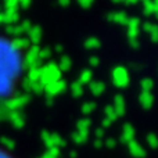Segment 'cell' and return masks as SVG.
I'll return each instance as SVG.
<instances>
[{
	"label": "cell",
	"mask_w": 158,
	"mask_h": 158,
	"mask_svg": "<svg viewBox=\"0 0 158 158\" xmlns=\"http://www.w3.org/2000/svg\"><path fill=\"white\" fill-rule=\"evenodd\" d=\"M139 2H143V0H123V3H126V4H136Z\"/></svg>",
	"instance_id": "f6af8a7d"
},
{
	"label": "cell",
	"mask_w": 158,
	"mask_h": 158,
	"mask_svg": "<svg viewBox=\"0 0 158 158\" xmlns=\"http://www.w3.org/2000/svg\"><path fill=\"white\" fill-rule=\"evenodd\" d=\"M8 118H10L11 123H13L17 129H21L22 126L25 125V119H24V117H22V114L19 111H11V114H10Z\"/></svg>",
	"instance_id": "5bb4252c"
},
{
	"label": "cell",
	"mask_w": 158,
	"mask_h": 158,
	"mask_svg": "<svg viewBox=\"0 0 158 158\" xmlns=\"http://www.w3.org/2000/svg\"><path fill=\"white\" fill-rule=\"evenodd\" d=\"M31 2H32V0H18V7L28 8L31 6Z\"/></svg>",
	"instance_id": "f35d334b"
},
{
	"label": "cell",
	"mask_w": 158,
	"mask_h": 158,
	"mask_svg": "<svg viewBox=\"0 0 158 158\" xmlns=\"http://www.w3.org/2000/svg\"><path fill=\"white\" fill-rule=\"evenodd\" d=\"M56 50H57V52L60 50V52H61V50H63V47H61V46H57V47H56Z\"/></svg>",
	"instance_id": "681fc988"
},
{
	"label": "cell",
	"mask_w": 158,
	"mask_h": 158,
	"mask_svg": "<svg viewBox=\"0 0 158 158\" xmlns=\"http://www.w3.org/2000/svg\"><path fill=\"white\" fill-rule=\"evenodd\" d=\"M92 79H93L92 71L85 69V71L81 74V77H79V83H81V85H89L90 82H92Z\"/></svg>",
	"instance_id": "7402d4cb"
},
{
	"label": "cell",
	"mask_w": 158,
	"mask_h": 158,
	"mask_svg": "<svg viewBox=\"0 0 158 158\" xmlns=\"http://www.w3.org/2000/svg\"><path fill=\"white\" fill-rule=\"evenodd\" d=\"M42 39V29L40 27H31V29L28 31V40L35 43V46H38V43Z\"/></svg>",
	"instance_id": "7c38bea8"
},
{
	"label": "cell",
	"mask_w": 158,
	"mask_h": 158,
	"mask_svg": "<svg viewBox=\"0 0 158 158\" xmlns=\"http://www.w3.org/2000/svg\"><path fill=\"white\" fill-rule=\"evenodd\" d=\"M110 125H111V121H108V119H107V118H104V119H103V129L108 128Z\"/></svg>",
	"instance_id": "7bdbcfd3"
},
{
	"label": "cell",
	"mask_w": 158,
	"mask_h": 158,
	"mask_svg": "<svg viewBox=\"0 0 158 158\" xmlns=\"http://www.w3.org/2000/svg\"><path fill=\"white\" fill-rule=\"evenodd\" d=\"M103 136H104V129L103 128H98L97 131H96V137H97V139H101Z\"/></svg>",
	"instance_id": "60d3db41"
},
{
	"label": "cell",
	"mask_w": 158,
	"mask_h": 158,
	"mask_svg": "<svg viewBox=\"0 0 158 158\" xmlns=\"http://www.w3.org/2000/svg\"><path fill=\"white\" fill-rule=\"evenodd\" d=\"M57 157H60V148L53 147V148H49V151L40 158H57Z\"/></svg>",
	"instance_id": "4dcf8cb0"
},
{
	"label": "cell",
	"mask_w": 158,
	"mask_h": 158,
	"mask_svg": "<svg viewBox=\"0 0 158 158\" xmlns=\"http://www.w3.org/2000/svg\"><path fill=\"white\" fill-rule=\"evenodd\" d=\"M29 101V96L25 94V96H14V97L8 98L7 101L4 103L6 108L10 110V111H17L18 108L24 107L25 104Z\"/></svg>",
	"instance_id": "5b68a950"
},
{
	"label": "cell",
	"mask_w": 158,
	"mask_h": 158,
	"mask_svg": "<svg viewBox=\"0 0 158 158\" xmlns=\"http://www.w3.org/2000/svg\"><path fill=\"white\" fill-rule=\"evenodd\" d=\"M0 158H11V157L7 156L6 153H3V151H0Z\"/></svg>",
	"instance_id": "7dc6e473"
},
{
	"label": "cell",
	"mask_w": 158,
	"mask_h": 158,
	"mask_svg": "<svg viewBox=\"0 0 158 158\" xmlns=\"http://www.w3.org/2000/svg\"><path fill=\"white\" fill-rule=\"evenodd\" d=\"M135 139V129L131 123H126L123 126V131H122V136H121V140L123 143H129Z\"/></svg>",
	"instance_id": "9a60e30c"
},
{
	"label": "cell",
	"mask_w": 158,
	"mask_h": 158,
	"mask_svg": "<svg viewBox=\"0 0 158 158\" xmlns=\"http://www.w3.org/2000/svg\"><path fill=\"white\" fill-rule=\"evenodd\" d=\"M32 85H33V82L32 81H29V79H25L24 82H22V86H24V89L27 90V92H32Z\"/></svg>",
	"instance_id": "8d00e7d4"
},
{
	"label": "cell",
	"mask_w": 158,
	"mask_h": 158,
	"mask_svg": "<svg viewBox=\"0 0 158 158\" xmlns=\"http://www.w3.org/2000/svg\"><path fill=\"white\" fill-rule=\"evenodd\" d=\"M72 140H74L77 144H81V143H85L87 140V133L86 132H75L72 133Z\"/></svg>",
	"instance_id": "603a6c76"
},
{
	"label": "cell",
	"mask_w": 158,
	"mask_h": 158,
	"mask_svg": "<svg viewBox=\"0 0 158 158\" xmlns=\"http://www.w3.org/2000/svg\"><path fill=\"white\" fill-rule=\"evenodd\" d=\"M112 82L117 87H126L129 85V74L128 69L123 68V67H117V68L112 71Z\"/></svg>",
	"instance_id": "3957f363"
},
{
	"label": "cell",
	"mask_w": 158,
	"mask_h": 158,
	"mask_svg": "<svg viewBox=\"0 0 158 158\" xmlns=\"http://www.w3.org/2000/svg\"><path fill=\"white\" fill-rule=\"evenodd\" d=\"M128 38L129 40H136L137 35H139V29H140V19L139 18H129L128 19Z\"/></svg>",
	"instance_id": "ba28073f"
},
{
	"label": "cell",
	"mask_w": 158,
	"mask_h": 158,
	"mask_svg": "<svg viewBox=\"0 0 158 158\" xmlns=\"http://www.w3.org/2000/svg\"><path fill=\"white\" fill-rule=\"evenodd\" d=\"M32 92H36L38 94H40V93H43L44 92V86L40 83V82H33V85H32Z\"/></svg>",
	"instance_id": "e575fe53"
},
{
	"label": "cell",
	"mask_w": 158,
	"mask_h": 158,
	"mask_svg": "<svg viewBox=\"0 0 158 158\" xmlns=\"http://www.w3.org/2000/svg\"><path fill=\"white\" fill-rule=\"evenodd\" d=\"M89 89H90V92H92L94 96H100L101 93L106 90V85L101 83V82H93L92 81L89 83Z\"/></svg>",
	"instance_id": "d6986e66"
},
{
	"label": "cell",
	"mask_w": 158,
	"mask_h": 158,
	"mask_svg": "<svg viewBox=\"0 0 158 158\" xmlns=\"http://www.w3.org/2000/svg\"><path fill=\"white\" fill-rule=\"evenodd\" d=\"M139 101L144 110H150L153 107V94L150 92H143L139 97Z\"/></svg>",
	"instance_id": "e0dca14e"
},
{
	"label": "cell",
	"mask_w": 158,
	"mask_h": 158,
	"mask_svg": "<svg viewBox=\"0 0 158 158\" xmlns=\"http://www.w3.org/2000/svg\"><path fill=\"white\" fill-rule=\"evenodd\" d=\"M50 56H52V50L50 49H42V50H39L38 57H39L40 61H43V60H46V58H49Z\"/></svg>",
	"instance_id": "836d02e7"
},
{
	"label": "cell",
	"mask_w": 158,
	"mask_h": 158,
	"mask_svg": "<svg viewBox=\"0 0 158 158\" xmlns=\"http://www.w3.org/2000/svg\"><path fill=\"white\" fill-rule=\"evenodd\" d=\"M4 7L8 11H18V0H4Z\"/></svg>",
	"instance_id": "f1b7e54d"
},
{
	"label": "cell",
	"mask_w": 158,
	"mask_h": 158,
	"mask_svg": "<svg viewBox=\"0 0 158 158\" xmlns=\"http://www.w3.org/2000/svg\"><path fill=\"white\" fill-rule=\"evenodd\" d=\"M115 144H117V143L114 142V140L112 139H108V140H106V146L108 148H112V147H115Z\"/></svg>",
	"instance_id": "b9f144b4"
},
{
	"label": "cell",
	"mask_w": 158,
	"mask_h": 158,
	"mask_svg": "<svg viewBox=\"0 0 158 158\" xmlns=\"http://www.w3.org/2000/svg\"><path fill=\"white\" fill-rule=\"evenodd\" d=\"M90 125H92V122H90V119H87V118H85V119H81L78 122V132H86V133H89V129H90Z\"/></svg>",
	"instance_id": "cb8c5ba5"
},
{
	"label": "cell",
	"mask_w": 158,
	"mask_h": 158,
	"mask_svg": "<svg viewBox=\"0 0 158 158\" xmlns=\"http://www.w3.org/2000/svg\"><path fill=\"white\" fill-rule=\"evenodd\" d=\"M57 67H58V69H60L61 72L69 71V68H71V58H69V57H67V56H63Z\"/></svg>",
	"instance_id": "ffe728a7"
},
{
	"label": "cell",
	"mask_w": 158,
	"mask_h": 158,
	"mask_svg": "<svg viewBox=\"0 0 158 158\" xmlns=\"http://www.w3.org/2000/svg\"><path fill=\"white\" fill-rule=\"evenodd\" d=\"M96 110V104L94 103H85L83 107H82V112H83L85 115H89L92 111H94Z\"/></svg>",
	"instance_id": "d6a6232c"
},
{
	"label": "cell",
	"mask_w": 158,
	"mask_h": 158,
	"mask_svg": "<svg viewBox=\"0 0 158 158\" xmlns=\"http://www.w3.org/2000/svg\"><path fill=\"white\" fill-rule=\"evenodd\" d=\"M31 27H32V25H31L29 21H24V22H21L19 25H7V28H6V32H7L10 36L19 38L22 33L28 32V31L31 29Z\"/></svg>",
	"instance_id": "52a82bcc"
},
{
	"label": "cell",
	"mask_w": 158,
	"mask_h": 158,
	"mask_svg": "<svg viewBox=\"0 0 158 158\" xmlns=\"http://www.w3.org/2000/svg\"><path fill=\"white\" fill-rule=\"evenodd\" d=\"M107 17H108V21L117 22V24H121V25H126V24H128V19H129V17L126 15V13H123V11L110 13Z\"/></svg>",
	"instance_id": "30bf717a"
},
{
	"label": "cell",
	"mask_w": 158,
	"mask_h": 158,
	"mask_svg": "<svg viewBox=\"0 0 158 158\" xmlns=\"http://www.w3.org/2000/svg\"><path fill=\"white\" fill-rule=\"evenodd\" d=\"M2 22H3V14L0 13V24H2Z\"/></svg>",
	"instance_id": "f907efd6"
},
{
	"label": "cell",
	"mask_w": 158,
	"mask_h": 158,
	"mask_svg": "<svg viewBox=\"0 0 158 158\" xmlns=\"http://www.w3.org/2000/svg\"><path fill=\"white\" fill-rule=\"evenodd\" d=\"M22 68V58L19 52L7 39L0 38V98L13 93Z\"/></svg>",
	"instance_id": "6da1fadb"
},
{
	"label": "cell",
	"mask_w": 158,
	"mask_h": 158,
	"mask_svg": "<svg viewBox=\"0 0 158 158\" xmlns=\"http://www.w3.org/2000/svg\"><path fill=\"white\" fill-rule=\"evenodd\" d=\"M93 2H94V0H78V3H79V4H81L83 8H89L90 6L93 4Z\"/></svg>",
	"instance_id": "74e56055"
},
{
	"label": "cell",
	"mask_w": 158,
	"mask_h": 158,
	"mask_svg": "<svg viewBox=\"0 0 158 158\" xmlns=\"http://www.w3.org/2000/svg\"><path fill=\"white\" fill-rule=\"evenodd\" d=\"M89 64H90L92 67H97V65H98V58L96 57V56L90 57V58H89Z\"/></svg>",
	"instance_id": "ab89813d"
},
{
	"label": "cell",
	"mask_w": 158,
	"mask_h": 158,
	"mask_svg": "<svg viewBox=\"0 0 158 158\" xmlns=\"http://www.w3.org/2000/svg\"><path fill=\"white\" fill-rule=\"evenodd\" d=\"M13 46L15 47L18 52H24V50H27V49H29V46H31V42L28 40V38H15V39H13Z\"/></svg>",
	"instance_id": "2e32d148"
},
{
	"label": "cell",
	"mask_w": 158,
	"mask_h": 158,
	"mask_svg": "<svg viewBox=\"0 0 158 158\" xmlns=\"http://www.w3.org/2000/svg\"><path fill=\"white\" fill-rule=\"evenodd\" d=\"M143 29L151 35V40L157 42V27H156V25L151 24V22H146V24L143 25Z\"/></svg>",
	"instance_id": "44dd1931"
},
{
	"label": "cell",
	"mask_w": 158,
	"mask_h": 158,
	"mask_svg": "<svg viewBox=\"0 0 158 158\" xmlns=\"http://www.w3.org/2000/svg\"><path fill=\"white\" fill-rule=\"evenodd\" d=\"M128 147H129V151H131V154L133 157L136 158H143L146 156V151L144 148L142 147V144L140 143H137L136 140H132V142L128 143Z\"/></svg>",
	"instance_id": "9c48e42d"
},
{
	"label": "cell",
	"mask_w": 158,
	"mask_h": 158,
	"mask_svg": "<svg viewBox=\"0 0 158 158\" xmlns=\"http://www.w3.org/2000/svg\"><path fill=\"white\" fill-rule=\"evenodd\" d=\"M0 10H2V4H0Z\"/></svg>",
	"instance_id": "816d5d0a"
},
{
	"label": "cell",
	"mask_w": 158,
	"mask_h": 158,
	"mask_svg": "<svg viewBox=\"0 0 158 158\" xmlns=\"http://www.w3.org/2000/svg\"><path fill=\"white\" fill-rule=\"evenodd\" d=\"M39 50L40 49L38 46H33L28 50V54L25 56V67H28V68H40L42 61L38 57Z\"/></svg>",
	"instance_id": "277c9868"
},
{
	"label": "cell",
	"mask_w": 158,
	"mask_h": 158,
	"mask_svg": "<svg viewBox=\"0 0 158 158\" xmlns=\"http://www.w3.org/2000/svg\"><path fill=\"white\" fill-rule=\"evenodd\" d=\"M0 142H2V144L4 146L8 151H13L14 148H15V143H14V140L8 139V137H4V136L0 137Z\"/></svg>",
	"instance_id": "83f0119b"
},
{
	"label": "cell",
	"mask_w": 158,
	"mask_h": 158,
	"mask_svg": "<svg viewBox=\"0 0 158 158\" xmlns=\"http://www.w3.org/2000/svg\"><path fill=\"white\" fill-rule=\"evenodd\" d=\"M112 108H114L115 114H117V117H122L123 114H125V100H123V97L121 94L115 96V100H114V106H112Z\"/></svg>",
	"instance_id": "8fae6325"
},
{
	"label": "cell",
	"mask_w": 158,
	"mask_h": 158,
	"mask_svg": "<svg viewBox=\"0 0 158 158\" xmlns=\"http://www.w3.org/2000/svg\"><path fill=\"white\" fill-rule=\"evenodd\" d=\"M142 89H143V92H150L153 89V79H150V78L142 79Z\"/></svg>",
	"instance_id": "1f68e13d"
},
{
	"label": "cell",
	"mask_w": 158,
	"mask_h": 158,
	"mask_svg": "<svg viewBox=\"0 0 158 158\" xmlns=\"http://www.w3.org/2000/svg\"><path fill=\"white\" fill-rule=\"evenodd\" d=\"M58 3H60L63 7H67V6H69V3H71V0H58Z\"/></svg>",
	"instance_id": "ee69618b"
},
{
	"label": "cell",
	"mask_w": 158,
	"mask_h": 158,
	"mask_svg": "<svg viewBox=\"0 0 158 158\" xmlns=\"http://www.w3.org/2000/svg\"><path fill=\"white\" fill-rule=\"evenodd\" d=\"M104 114H106V118L108 121H115L117 119V114H115V111H114V108H112V106H107L106 107V110H104Z\"/></svg>",
	"instance_id": "f546056e"
},
{
	"label": "cell",
	"mask_w": 158,
	"mask_h": 158,
	"mask_svg": "<svg viewBox=\"0 0 158 158\" xmlns=\"http://www.w3.org/2000/svg\"><path fill=\"white\" fill-rule=\"evenodd\" d=\"M85 47H86L87 50H96L100 47V42H98L96 38H89L86 42H85Z\"/></svg>",
	"instance_id": "d4e9b609"
},
{
	"label": "cell",
	"mask_w": 158,
	"mask_h": 158,
	"mask_svg": "<svg viewBox=\"0 0 158 158\" xmlns=\"http://www.w3.org/2000/svg\"><path fill=\"white\" fill-rule=\"evenodd\" d=\"M147 142H148V144H150L151 148H156L157 147V137H156V135H154V133L147 135Z\"/></svg>",
	"instance_id": "d590c367"
},
{
	"label": "cell",
	"mask_w": 158,
	"mask_h": 158,
	"mask_svg": "<svg viewBox=\"0 0 158 158\" xmlns=\"http://www.w3.org/2000/svg\"><path fill=\"white\" fill-rule=\"evenodd\" d=\"M39 77H40V68H29V71H28V77H27L29 81L38 82Z\"/></svg>",
	"instance_id": "484cf974"
},
{
	"label": "cell",
	"mask_w": 158,
	"mask_h": 158,
	"mask_svg": "<svg viewBox=\"0 0 158 158\" xmlns=\"http://www.w3.org/2000/svg\"><path fill=\"white\" fill-rule=\"evenodd\" d=\"M71 92H72V96H74V97H79V96L83 94V87H82V85L79 83V82H75V83H72V86H71Z\"/></svg>",
	"instance_id": "4316f807"
},
{
	"label": "cell",
	"mask_w": 158,
	"mask_h": 158,
	"mask_svg": "<svg viewBox=\"0 0 158 158\" xmlns=\"http://www.w3.org/2000/svg\"><path fill=\"white\" fill-rule=\"evenodd\" d=\"M114 3H123V0H112Z\"/></svg>",
	"instance_id": "c3c4849f"
},
{
	"label": "cell",
	"mask_w": 158,
	"mask_h": 158,
	"mask_svg": "<svg viewBox=\"0 0 158 158\" xmlns=\"http://www.w3.org/2000/svg\"><path fill=\"white\" fill-rule=\"evenodd\" d=\"M143 13L146 15H153L157 11V0H143Z\"/></svg>",
	"instance_id": "ac0fdd59"
},
{
	"label": "cell",
	"mask_w": 158,
	"mask_h": 158,
	"mask_svg": "<svg viewBox=\"0 0 158 158\" xmlns=\"http://www.w3.org/2000/svg\"><path fill=\"white\" fill-rule=\"evenodd\" d=\"M65 87H67L65 82H64L63 79H60V81H57V82H53V83H50V85H46V86H44V92H46L47 97L53 98L54 96L61 94V93L65 90Z\"/></svg>",
	"instance_id": "8992f818"
},
{
	"label": "cell",
	"mask_w": 158,
	"mask_h": 158,
	"mask_svg": "<svg viewBox=\"0 0 158 158\" xmlns=\"http://www.w3.org/2000/svg\"><path fill=\"white\" fill-rule=\"evenodd\" d=\"M94 146H96V147H97V148H100L101 146H103V140H101V139H96Z\"/></svg>",
	"instance_id": "bcb514c9"
},
{
	"label": "cell",
	"mask_w": 158,
	"mask_h": 158,
	"mask_svg": "<svg viewBox=\"0 0 158 158\" xmlns=\"http://www.w3.org/2000/svg\"><path fill=\"white\" fill-rule=\"evenodd\" d=\"M61 79V71L58 69L57 64L50 63L47 65L40 67V77H39V82L43 86L50 85L53 82H57Z\"/></svg>",
	"instance_id": "7a4b0ae2"
},
{
	"label": "cell",
	"mask_w": 158,
	"mask_h": 158,
	"mask_svg": "<svg viewBox=\"0 0 158 158\" xmlns=\"http://www.w3.org/2000/svg\"><path fill=\"white\" fill-rule=\"evenodd\" d=\"M19 19V14L18 11H8L6 10L4 13H3V22L7 25H14L15 22H18Z\"/></svg>",
	"instance_id": "4fadbf2b"
}]
</instances>
